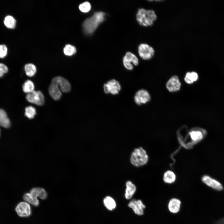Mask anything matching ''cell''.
<instances>
[{"mask_svg": "<svg viewBox=\"0 0 224 224\" xmlns=\"http://www.w3.org/2000/svg\"><path fill=\"white\" fill-rule=\"evenodd\" d=\"M176 176L174 173L171 171L168 170L164 173L163 179L165 183L171 184L174 182Z\"/></svg>", "mask_w": 224, "mask_h": 224, "instance_id": "obj_23", "label": "cell"}, {"mask_svg": "<svg viewBox=\"0 0 224 224\" xmlns=\"http://www.w3.org/2000/svg\"><path fill=\"white\" fill-rule=\"evenodd\" d=\"M7 48L5 44L0 45V58H3L7 55Z\"/></svg>", "mask_w": 224, "mask_h": 224, "instance_id": "obj_29", "label": "cell"}, {"mask_svg": "<svg viewBox=\"0 0 224 224\" xmlns=\"http://www.w3.org/2000/svg\"><path fill=\"white\" fill-rule=\"evenodd\" d=\"M51 82L58 85L60 87L61 91L63 92H69L71 90V86L69 82L62 77H55L52 79Z\"/></svg>", "mask_w": 224, "mask_h": 224, "instance_id": "obj_12", "label": "cell"}, {"mask_svg": "<svg viewBox=\"0 0 224 224\" xmlns=\"http://www.w3.org/2000/svg\"><path fill=\"white\" fill-rule=\"evenodd\" d=\"M128 206L133 209L135 214L139 216L144 214L146 206L141 200L133 199L129 203Z\"/></svg>", "mask_w": 224, "mask_h": 224, "instance_id": "obj_10", "label": "cell"}, {"mask_svg": "<svg viewBox=\"0 0 224 224\" xmlns=\"http://www.w3.org/2000/svg\"><path fill=\"white\" fill-rule=\"evenodd\" d=\"M91 7V4L89 2H85L79 5V8L82 12L86 13L90 11Z\"/></svg>", "mask_w": 224, "mask_h": 224, "instance_id": "obj_28", "label": "cell"}, {"mask_svg": "<svg viewBox=\"0 0 224 224\" xmlns=\"http://www.w3.org/2000/svg\"><path fill=\"white\" fill-rule=\"evenodd\" d=\"M3 22L5 26L8 28L13 29L16 27V21L12 16H6L4 18Z\"/></svg>", "mask_w": 224, "mask_h": 224, "instance_id": "obj_20", "label": "cell"}, {"mask_svg": "<svg viewBox=\"0 0 224 224\" xmlns=\"http://www.w3.org/2000/svg\"><path fill=\"white\" fill-rule=\"evenodd\" d=\"M24 200L28 203L34 206L37 207L39 204V202L37 198L34 197L30 193L25 194L23 196Z\"/></svg>", "mask_w": 224, "mask_h": 224, "instance_id": "obj_19", "label": "cell"}, {"mask_svg": "<svg viewBox=\"0 0 224 224\" xmlns=\"http://www.w3.org/2000/svg\"><path fill=\"white\" fill-rule=\"evenodd\" d=\"M198 78L197 73L194 72H187L185 76L184 80L188 84H192L196 81Z\"/></svg>", "mask_w": 224, "mask_h": 224, "instance_id": "obj_22", "label": "cell"}, {"mask_svg": "<svg viewBox=\"0 0 224 224\" xmlns=\"http://www.w3.org/2000/svg\"><path fill=\"white\" fill-rule=\"evenodd\" d=\"M25 71L26 75L30 77H33L36 71L35 66L32 63H28L25 66Z\"/></svg>", "mask_w": 224, "mask_h": 224, "instance_id": "obj_24", "label": "cell"}, {"mask_svg": "<svg viewBox=\"0 0 224 224\" xmlns=\"http://www.w3.org/2000/svg\"><path fill=\"white\" fill-rule=\"evenodd\" d=\"M157 18L154 10L143 8L139 9L136 15V20L139 24L145 27L152 25Z\"/></svg>", "mask_w": 224, "mask_h": 224, "instance_id": "obj_2", "label": "cell"}, {"mask_svg": "<svg viewBox=\"0 0 224 224\" xmlns=\"http://www.w3.org/2000/svg\"><path fill=\"white\" fill-rule=\"evenodd\" d=\"M202 180L207 186L215 190L221 191L224 189L223 185L220 182L209 175H203Z\"/></svg>", "mask_w": 224, "mask_h": 224, "instance_id": "obj_8", "label": "cell"}, {"mask_svg": "<svg viewBox=\"0 0 224 224\" xmlns=\"http://www.w3.org/2000/svg\"><path fill=\"white\" fill-rule=\"evenodd\" d=\"M103 203L105 206L110 210H112L116 207V203L115 200L110 196L105 197L104 199Z\"/></svg>", "mask_w": 224, "mask_h": 224, "instance_id": "obj_21", "label": "cell"}, {"mask_svg": "<svg viewBox=\"0 0 224 224\" xmlns=\"http://www.w3.org/2000/svg\"><path fill=\"white\" fill-rule=\"evenodd\" d=\"M30 193L37 198L39 197L41 199L43 200L46 199L47 197V192L42 188H33L30 190Z\"/></svg>", "mask_w": 224, "mask_h": 224, "instance_id": "obj_17", "label": "cell"}, {"mask_svg": "<svg viewBox=\"0 0 224 224\" xmlns=\"http://www.w3.org/2000/svg\"><path fill=\"white\" fill-rule=\"evenodd\" d=\"M8 68L7 67L2 63H0V77H2L4 74L7 72Z\"/></svg>", "mask_w": 224, "mask_h": 224, "instance_id": "obj_30", "label": "cell"}, {"mask_svg": "<svg viewBox=\"0 0 224 224\" xmlns=\"http://www.w3.org/2000/svg\"><path fill=\"white\" fill-rule=\"evenodd\" d=\"M148 160V156L145 151L142 147L135 149L132 152L130 161L133 165L138 166L145 165Z\"/></svg>", "mask_w": 224, "mask_h": 224, "instance_id": "obj_3", "label": "cell"}, {"mask_svg": "<svg viewBox=\"0 0 224 224\" xmlns=\"http://www.w3.org/2000/svg\"><path fill=\"white\" fill-rule=\"evenodd\" d=\"M36 114V109L34 107L30 106L26 108L25 114L29 119L34 118Z\"/></svg>", "mask_w": 224, "mask_h": 224, "instance_id": "obj_26", "label": "cell"}, {"mask_svg": "<svg viewBox=\"0 0 224 224\" xmlns=\"http://www.w3.org/2000/svg\"><path fill=\"white\" fill-rule=\"evenodd\" d=\"M126 188L125 190V197L126 199L131 198L136 191V187L135 185L130 181H127L126 184Z\"/></svg>", "mask_w": 224, "mask_h": 224, "instance_id": "obj_18", "label": "cell"}, {"mask_svg": "<svg viewBox=\"0 0 224 224\" xmlns=\"http://www.w3.org/2000/svg\"><path fill=\"white\" fill-rule=\"evenodd\" d=\"M181 204V202L180 199L177 198H172L168 202V209L172 213H177L180 210Z\"/></svg>", "mask_w": 224, "mask_h": 224, "instance_id": "obj_14", "label": "cell"}, {"mask_svg": "<svg viewBox=\"0 0 224 224\" xmlns=\"http://www.w3.org/2000/svg\"><path fill=\"white\" fill-rule=\"evenodd\" d=\"M103 88L105 93H110L115 95L119 93L121 89V86L118 81L115 79H112L105 83Z\"/></svg>", "mask_w": 224, "mask_h": 224, "instance_id": "obj_6", "label": "cell"}, {"mask_svg": "<svg viewBox=\"0 0 224 224\" xmlns=\"http://www.w3.org/2000/svg\"><path fill=\"white\" fill-rule=\"evenodd\" d=\"M105 16L104 12H97L91 17L86 19L83 23L84 32L87 34L93 33L100 24L105 20Z\"/></svg>", "mask_w": 224, "mask_h": 224, "instance_id": "obj_1", "label": "cell"}, {"mask_svg": "<svg viewBox=\"0 0 224 224\" xmlns=\"http://www.w3.org/2000/svg\"><path fill=\"white\" fill-rule=\"evenodd\" d=\"M139 61L138 58L134 54L128 52L126 53L123 58V63L125 68L127 70H131L133 68V65L137 66Z\"/></svg>", "mask_w": 224, "mask_h": 224, "instance_id": "obj_7", "label": "cell"}, {"mask_svg": "<svg viewBox=\"0 0 224 224\" xmlns=\"http://www.w3.org/2000/svg\"><path fill=\"white\" fill-rule=\"evenodd\" d=\"M49 93L55 100H59L62 96L61 91L56 84L51 82L49 89Z\"/></svg>", "mask_w": 224, "mask_h": 224, "instance_id": "obj_15", "label": "cell"}, {"mask_svg": "<svg viewBox=\"0 0 224 224\" xmlns=\"http://www.w3.org/2000/svg\"><path fill=\"white\" fill-rule=\"evenodd\" d=\"M214 224H224V217L215 221Z\"/></svg>", "mask_w": 224, "mask_h": 224, "instance_id": "obj_31", "label": "cell"}, {"mask_svg": "<svg viewBox=\"0 0 224 224\" xmlns=\"http://www.w3.org/2000/svg\"><path fill=\"white\" fill-rule=\"evenodd\" d=\"M11 125V122L6 112L4 110L0 108V126L7 128Z\"/></svg>", "mask_w": 224, "mask_h": 224, "instance_id": "obj_16", "label": "cell"}, {"mask_svg": "<svg viewBox=\"0 0 224 224\" xmlns=\"http://www.w3.org/2000/svg\"><path fill=\"white\" fill-rule=\"evenodd\" d=\"M76 51L75 47L69 44L66 45L63 49L64 53L65 55L68 56H71L75 54Z\"/></svg>", "mask_w": 224, "mask_h": 224, "instance_id": "obj_27", "label": "cell"}, {"mask_svg": "<svg viewBox=\"0 0 224 224\" xmlns=\"http://www.w3.org/2000/svg\"><path fill=\"white\" fill-rule=\"evenodd\" d=\"M138 52L140 57L145 60L151 59L155 54V50L153 48L146 43H142L139 45Z\"/></svg>", "mask_w": 224, "mask_h": 224, "instance_id": "obj_4", "label": "cell"}, {"mask_svg": "<svg viewBox=\"0 0 224 224\" xmlns=\"http://www.w3.org/2000/svg\"><path fill=\"white\" fill-rule=\"evenodd\" d=\"M34 88L33 82L29 80L26 81L22 86L23 90L26 93H29L33 91H34Z\"/></svg>", "mask_w": 224, "mask_h": 224, "instance_id": "obj_25", "label": "cell"}, {"mask_svg": "<svg viewBox=\"0 0 224 224\" xmlns=\"http://www.w3.org/2000/svg\"><path fill=\"white\" fill-rule=\"evenodd\" d=\"M150 99L149 93L147 91L144 89L138 91L134 97V101L138 105L145 104L149 101Z\"/></svg>", "mask_w": 224, "mask_h": 224, "instance_id": "obj_11", "label": "cell"}, {"mask_svg": "<svg viewBox=\"0 0 224 224\" xmlns=\"http://www.w3.org/2000/svg\"><path fill=\"white\" fill-rule=\"evenodd\" d=\"M15 210L17 214L21 217H27L31 214V210L30 206L26 202H20L16 206Z\"/></svg>", "mask_w": 224, "mask_h": 224, "instance_id": "obj_9", "label": "cell"}, {"mask_svg": "<svg viewBox=\"0 0 224 224\" xmlns=\"http://www.w3.org/2000/svg\"><path fill=\"white\" fill-rule=\"evenodd\" d=\"M0 135H1V129H0Z\"/></svg>", "mask_w": 224, "mask_h": 224, "instance_id": "obj_32", "label": "cell"}, {"mask_svg": "<svg viewBox=\"0 0 224 224\" xmlns=\"http://www.w3.org/2000/svg\"><path fill=\"white\" fill-rule=\"evenodd\" d=\"M181 85L178 77L176 76H174L167 82L166 86L170 91L175 92L180 90Z\"/></svg>", "mask_w": 224, "mask_h": 224, "instance_id": "obj_13", "label": "cell"}, {"mask_svg": "<svg viewBox=\"0 0 224 224\" xmlns=\"http://www.w3.org/2000/svg\"><path fill=\"white\" fill-rule=\"evenodd\" d=\"M26 99L29 102L38 106H42L44 103V96L40 91H35L28 93Z\"/></svg>", "mask_w": 224, "mask_h": 224, "instance_id": "obj_5", "label": "cell"}]
</instances>
